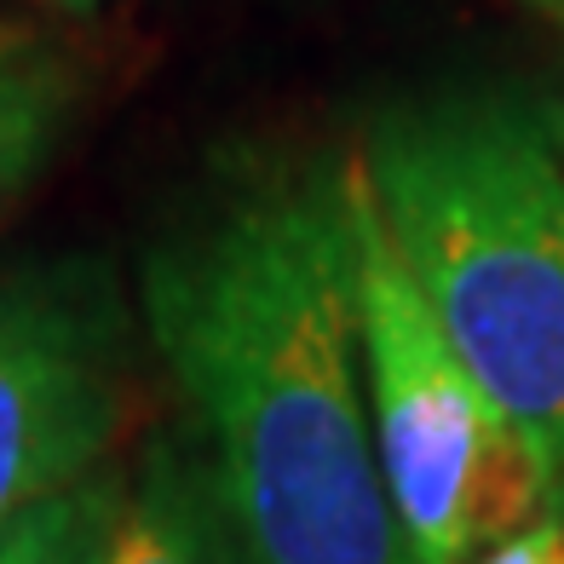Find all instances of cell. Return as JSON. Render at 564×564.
Here are the masks:
<instances>
[{"mask_svg":"<svg viewBox=\"0 0 564 564\" xmlns=\"http://www.w3.org/2000/svg\"><path fill=\"white\" fill-rule=\"evenodd\" d=\"M144 328L248 564H421L375 449L340 162H260L144 253Z\"/></svg>","mask_w":564,"mask_h":564,"instance_id":"cell-1","label":"cell"},{"mask_svg":"<svg viewBox=\"0 0 564 564\" xmlns=\"http://www.w3.org/2000/svg\"><path fill=\"white\" fill-rule=\"evenodd\" d=\"M357 156L432 317L564 467V144L542 98H409Z\"/></svg>","mask_w":564,"mask_h":564,"instance_id":"cell-2","label":"cell"},{"mask_svg":"<svg viewBox=\"0 0 564 564\" xmlns=\"http://www.w3.org/2000/svg\"><path fill=\"white\" fill-rule=\"evenodd\" d=\"M346 219L364 387L392 507L421 564H473L564 507V467L490 398L432 317L357 150L346 156Z\"/></svg>","mask_w":564,"mask_h":564,"instance_id":"cell-3","label":"cell"},{"mask_svg":"<svg viewBox=\"0 0 564 564\" xmlns=\"http://www.w3.org/2000/svg\"><path fill=\"white\" fill-rule=\"evenodd\" d=\"M127 415V312L105 265L0 282V530L105 467Z\"/></svg>","mask_w":564,"mask_h":564,"instance_id":"cell-4","label":"cell"},{"mask_svg":"<svg viewBox=\"0 0 564 564\" xmlns=\"http://www.w3.org/2000/svg\"><path fill=\"white\" fill-rule=\"evenodd\" d=\"M105 564H248L219 478L191 432H162L127 473Z\"/></svg>","mask_w":564,"mask_h":564,"instance_id":"cell-5","label":"cell"},{"mask_svg":"<svg viewBox=\"0 0 564 564\" xmlns=\"http://www.w3.org/2000/svg\"><path fill=\"white\" fill-rule=\"evenodd\" d=\"M69 69L46 46L0 30V208L53 156L69 116Z\"/></svg>","mask_w":564,"mask_h":564,"instance_id":"cell-6","label":"cell"},{"mask_svg":"<svg viewBox=\"0 0 564 564\" xmlns=\"http://www.w3.org/2000/svg\"><path fill=\"white\" fill-rule=\"evenodd\" d=\"M127 496L121 467H98L82 484L46 496L0 530V564H105L116 512Z\"/></svg>","mask_w":564,"mask_h":564,"instance_id":"cell-7","label":"cell"},{"mask_svg":"<svg viewBox=\"0 0 564 564\" xmlns=\"http://www.w3.org/2000/svg\"><path fill=\"white\" fill-rule=\"evenodd\" d=\"M478 564H564V507L530 519L524 530H512L507 542H496Z\"/></svg>","mask_w":564,"mask_h":564,"instance_id":"cell-8","label":"cell"},{"mask_svg":"<svg viewBox=\"0 0 564 564\" xmlns=\"http://www.w3.org/2000/svg\"><path fill=\"white\" fill-rule=\"evenodd\" d=\"M542 110H547V121H553V133H558V144H564V93L542 98Z\"/></svg>","mask_w":564,"mask_h":564,"instance_id":"cell-9","label":"cell"},{"mask_svg":"<svg viewBox=\"0 0 564 564\" xmlns=\"http://www.w3.org/2000/svg\"><path fill=\"white\" fill-rule=\"evenodd\" d=\"M535 7H547L553 18H564V0H535Z\"/></svg>","mask_w":564,"mask_h":564,"instance_id":"cell-10","label":"cell"},{"mask_svg":"<svg viewBox=\"0 0 564 564\" xmlns=\"http://www.w3.org/2000/svg\"><path fill=\"white\" fill-rule=\"evenodd\" d=\"M58 7H69V12H87V7H93V0H58Z\"/></svg>","mask_w":564,"mask_h":564,"instance_id":"cell-11","label":"cell"}]
</instances>
